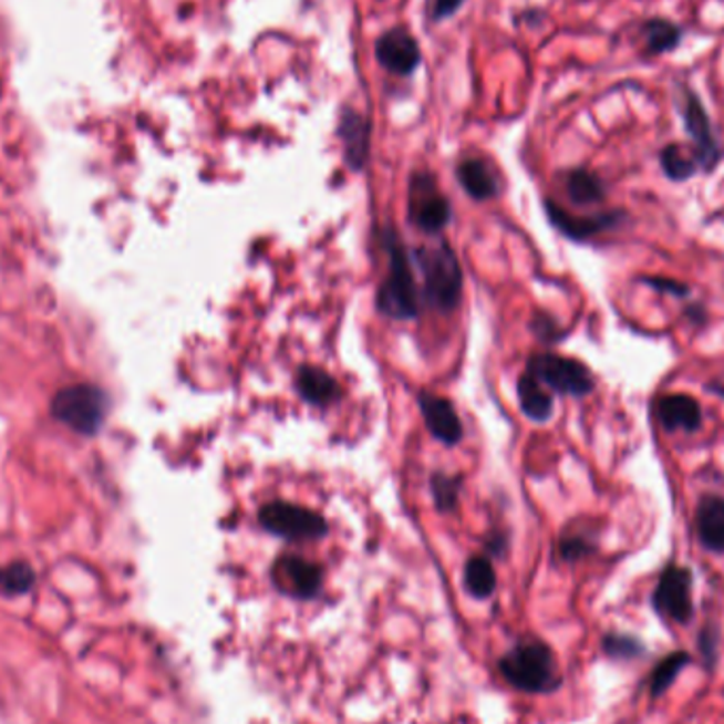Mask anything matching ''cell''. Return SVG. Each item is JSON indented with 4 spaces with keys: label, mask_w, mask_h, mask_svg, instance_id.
<instances>
[{
    "label": "cell",
    "mask_w": 724,
    "mask_h": 724,
    "mask_svg": "<svg viewBox=\"0 0 724 724\" xmlns=\"http://www.w3.org/2000/svg\"><path fill=\"white\" fill-rule=\"evenodd\" d=\"M417 266L424 276V299L438 312H452L462 297V269L458 257L445 244L436 248H417Z\"/></svg>",
    "instance_id": "cell-1"
},
{
    "label": "cell",
    "mask_w": 724,
    "mask_h": 724,
    "mask_svg": "<svg viewBox=\"0 0 724 724\" xmlns=\"http://www.w3.org/2000/svg\"><path fill=\"white\" fill-rule=\"evenodd\" d=\"M500 672L510 686L526 693H547L556 689V656L542 642H521L500 661Z\"/></svg>",
    "instance_id": "cell-2"
},
{
    "label": "cell",
    "mask_w": 724,
    "mask_h": 724,
    "mask_svg": "<svg viewBox=\"0 0 724 724\" xmlns=\"http://www.w3.org/2000/svg\"><path fill=\"white\" fill-rule=\"evenodd\" d=\"M386 250L390 263L386 280L377 290V310L396 320H410L417 316V294L410 255L394 231H386Z\"/></svg>",
    "instance_id": "cell-3"
},
{
    "label": "cell",
    "mask_w": 724,
    "mask_h": 724,
    "mask_svg": "<svg viewBox=\"0 0 724 724\" xmlns=\"http://www.w3.org/2000/svg\"><path fill=\"white\" fill-rule=\"evenodd\" d=\"M106 411L108 399L94 384L62 387L51 401V415L76 435H96L106 420Z\"/></svg>",
    "instance_id": "cell-4"
},
{
    "label": "cell",
    "mask_w": 724,
    "mask_h": 724,
    "mask_svg": "<svg viewBox=\"0 0 724 724\" xmlns=\"http://www.w3.org/2000/svg\"><path fill=\"white\" fill-rule=\"evenodd\" d=\"M531 377H536L542 386L551 387L557 394H568V396H587L593 392L596 380L593 373L589 371L587 364L559 356L554 352H542L534 354L528 361V371Z\"/></svg>",
    "instance_id": "cell-5"
},
{
    "label": "cell",
    "mask_w": 724,
    "mask_h": 724,
    "mask_svg": "<svg viewBox=\"0 0 724 724\" xmlns=\"http://www.w3.org/2000/svg\"><path fill=\"white\" fill-rule=\"evenodd\" d=\"M259 521L267 531L287 540H316L329 530L322 515L289 503L266 505L259 513Z\"/></svg>",
    "instance_id": "cell-6"
},
{
    "label": "cell",
    "mask_w": 724,
    "mask_h": 724,
    "mask_svg": "<svg viewBox=\"0 0 724 724\" xmlns=\"http://www.w3.org/2000/svg\"><path fill=\"white\" fill-rule=\"evenodd\" d=\"M693 575L689 568L670 563L652 591V606L665 619H672L680 625H689L693 619Z\"/></svg>",
    "instance_id": "cell-7"
},
{
    "label": "cell",
    "mask_w": 724,
    "mask_h": 724,
    "mask_svg": "<svg viewBox=\"0 0 724 724\" xmlns=\"http://www.w3.org/2000/svg\"><path fill=\"white\" fill-rule=\"evenodd\" d=\"M449 201L438 192L435 176L426 172L413 174L410 185L411 223L426 234H436L449 223Z\"/></svg>",
    "instance_id": "cell-8"
},
{
    "label": "cell",
    "mask_w": 724,
    "mask_h": 724,
    "mask_svg": "<svg viewBox=\"0 0 724 724\" xmlns=\"http://www.w3.org/2000/svg\"><path fill=\"white\" fill-rule=\"evenodd\" d=\"M545 210L547 217L554 223L559 234H563L568 240L575 241H589L598 236H602L606 231H614L619 227L625 225L628 220V213L625 210H606V213H598V215H572L566 208H561L554 199L545 201Z\"/></svg>",
    "instance_id": "cell-9"
},
{
    "label": "cell",
    "mask_w": 724,
    "mask_h": 724,
    "mask_svg": "<svg viewBox=\"0 0 724 724\" xmlns=\"http://www.w3.org/2000/svg\"><path fill=\"white\" fill-rule=\"evenodd\" d=\"M684 127L693 141V153L697 157V164L703 172H712L716 168V164L723 157V151L718 146V141L712 132V123L710 117L701 104L700 97L695 92L686 90V104H684Z\"/></svg>",
    "instance_id": "cell-10"
},
{
    "label": "cell",
    "mask_w": 724,
    "mask_h": 724,
    "mask_svg": "<svg viewBox=\"0 0 724 724\" xmlns=\"http://www.w3.org/2000/svg\"><path fill=\"white\" fill-rule=\"evenodd\" d=\"M377 62L399 76L413 73L422 60V51L417 41L407 32V28H390L375 43Z\"/></svg>",
    "instance_id": "cell-11"
},
{
    "label": "cell",
    "mask_w": 724,
    "mask_h": 724,
    "mask_svg": "<svg viewBox=\"0 0 724 724\" xmlns=\"http://www.w3.org/2000/svg\"><path fill=\"white\" fill-rule=\"evenodd\" d=\"M652 413L665 433H697L703 424L700 401L684 392L656 396L652 403Z\"/></svg>",
    "instance_id": "cell-12"
},
{
    "label": "cell",
    "mask_w": 724,
    "mask_h": 724,
    "mask_svg": "<svg viewBox=\"0 0 724 724\" xmlns=\"http://www.w3.org/2000/svg\"><path fill=\"white\" fill-rule=\"evenodd\" d=\"M271 577L278 589L285 593L308 600L318 593L322 585V570L303 557L285 556L273 563Z\"/></svg>",
    "instance_id": "cell-13"
},
{
    "label": "cell",
    "mask_w": 724,
    "mask_h": 724,
    "mask_svg": "<svg viewBox=\"0 0 724 724\" xmlns=\"http://www.w3.org/2000/svg\"><path fill=\"white\" fill-rule=\"evenodd\" d=\"M338 134L343 143L348 166L354 172H361L366 166L371 148V121L354 108H345L339 120Z\"/></svg>",
    "instance_id": "cell-14"
},
{
    "label": "cell",
    "mask_w": 724,
    "mask_h": 724,
    "mask_svg": "<svg viewBox=\"0 0 724 724\" xmlns=\"http://www.w3.org/2000/svg\"><path fill=\"white\" fill-rule=\"evenodd\" d=\"M420 407H422L424 422L436 441H441L445 445H456L462 441V435H464L462 422H459L454 405L447 399H441L431 392H422Z\"/></svg>",
    "instance_id": "cell-15"
},
{
    "label": "cell",
    "mask_w": 724,
    "mask_h": 724,
    "mask_svg": "<svg viewBox=\"0 0 724 724\" xmlns=\"http://www.w3.org/2000/svg\"><path fill=\"white\" fill-rule=\"evenodd\" d=\"M695 531L703 549L724 554V496H701L695 508Z\"/></svg>",
    "instance_id": "cell-16"
},
{
    "label": "cell",
    "mask_w": 724,
    "mask_h": 724,
    "mask_svg": "<svg viewBox=\"0 0 724 724\" xmlns=\"http://www.w3.org/2000/svg\"><path fill=\"white\" fill-rule=\"evenodd\" d=\"M297 390L299 394L312 403V405H329L335 403L341 394V387L338 382L322 369L316 366H303L297 373Z\"/></svg>",
    "instance_id": "cell-17"
},
{
    "label": "cell",
    "mask_w": 724,
    "mask_h": 724,
    "mask_svg": "<svg viewBox=\"0 0 724 724\" xmlns=\"http://www.w3.org/2000/svg\"><path fill=\"white\" fill-rule=\"evenodd\" d=\"M458 180L462 189L473 199H492L498 194V178L494 169L483 159H464L458 166Z\"/></svg>",
    "instance_id": "cell-18"
},
{
    "label": "cell",
    "mask_w": 724,
    "mask_h": 724,
    "mask_svg": "<svg viewBox=\"0 0 724 724\" xmlns=\"http://www.w3.org/2000/svg\"><path fill=\"white\" fill-rule=\"evenodd\" d=\"M563 187H566V194L570 197V201L579 208L598 206L606 199V185H603L602 178L589 169H570L566 174Z\"/></svg>",
    "instance_id": "cell-19"
},
{
    "label": "cell",
    "mask_w": 724,
    "mask_h": 724,
    "mask_svg": "<svg viewBox=\"0 0 724 724\" xmlns=\"http://www.w3.org/2000/svg\"><path fill=\"white\" fill-rule=\"evenodd\" d=\"M517 396L524 413L531 422H547L554 415V396L547 392L545 386L531 377L530 373H524L517 382Z\"/></svg>",
    "instance_id": "cell-20"
},
{
    "label": "cell",
    "mask_w": 724,
    "mask_h": 724,
    "mask_svg": "<svg viewBox=\"0 0 724 724\" xmlns=\"http://www.w3.org/2000/svg\"><path fill=\"white\" fill-rule=\"evenodd\" d=\"M659 159H661L663 174L674 183H684V180L693 178L697 174V169H700L695 153H689L684 146L680 145L665 146L661 151Z\"/></svg>",
    "instance_id": "cell-21"
},
{
    "label": "cell",
    "mask_w": 724,
    "mask_h": 724,
    "mask_svg": "<svg viewBox=\"0 0 724 724\" xmlns=\"http://www.w3.org/2000/svg\"><path fill=\"white\" fill-rule=\"evenodd\" d=\"M37 575L30 563L25 561H11L0 568V596L4 598H20L34 587Z\"/></svg>",
    "instance_id": "cell-22"
},
{
    "label": "cell",
    "mask_w": 724,
    "mask_h": 724,
    "mask_svg": "<svg viewBox=\"0 0 724 724\" xmlns=\"http://www.w3.org/2000/svg\"><path fill=\"white\" fill-rule=\"evenodd\" d=\"M466 591L475 598H489L496 589V572L485 557H470L464 570Z\"/></svg>",
    "instance_id": "cell-23"
},
{
    "label": "cell",
    "mask_w": 724,
    "mask_h": 724,
    "mask_svg": "<svg viewBox=\"0 0 724 724\" xmlns=\"http://www.w3.org/2000/svg\"><path fill=\"white\" fill-rule=\"evenodd\" d=\"M642 37L649 53H668L680 45L682 30L668 20H649L642 25Z\"/></svg>",
    "instance_id": "cell-24"
},
{
    "label": "cell",
    "mask_w": 724,
    "mask_h": 724,
    "mask_svg": "<svg viewBox=\"0 0 724 724\" xmlns=\"http://www.w3.org/2000/svg\"><path fill=\"white\" fill-rule=\"evenodd\" d=\"M691 663V654L689 652H672L668 654L654 670L651 676V693L654 697L663 695L676 680L678 674Z\"/></svg>",
    "instance_id": "cell-25"
},
{
    "label": "cell",
    "mask_w": 724,
    "mask_h": 724,
    "mask_svg": "<svg viewBox=\"0 0 724 724\" xmlns=\"http://www.w3.org/2000/svg\"><path fill=\"white\" fill-rule=\"evenodd\" d=\"M431 487H433V496H435V505L438 510L447 513L458 505L459 487H462L458 477L452 479L447 475L436 473L431 482Z\"/></svg>",
    "instance_id": "cell-26"
},
{
    "label": "cell",
    "mask_w": 724,
    "mask_h": 724,
    "mask_svg": "<svg viewBox=\"0 0 724 724\" xmlns=\"http://www.w3.org/2000/svg\"><path fill=\"white\" fill-rule=\"evenodd\" d=\"M593 551H596V542L591 540L589 534H582V531L566 534L559 540V556L566 561H577V559H582V557L589 556Z\"/></svg>",
    "instance_id": "cell-27"
},
{
    "label": "cell",
    "mask_w": 724,
    "mask_h": 724,
    "mask_svg": "<svg viewBox=\"0 0 724 724\" xmlns=\"http://www.w3.org/2000/svg\"><path fill=\"white\" fill-rule=\"evenodd\" d=\"M603 649L606 652H610L612 656H619V659H631V656H638L642 652V644L633 638H628V635H608L603 640Z\"/></svg>",
    "instance_id": "cell-28"
},
{
    "label": "cell",
    "mask_w": 724,
    "mask_h": 724,
    "mask_svg": "<svg viewBox=\"0 0 724 724\" xmlns=\"http://www.w3.org/2000/svg\"><path fill=\"white\" fill-rule=\"evenodd\" d=\"M642 285H647L649 289L656 290L661 294H672V297H686L691 289L689 285L680 282L676 278H663V276H642L640 278Z\"/></svg>",
    "instance_id": "cell-29"
},
{
    "label": "cell",
    "mask_w": 724,
    "mask_h": 724,
    "mask_svg": "<svg viewBox=\"0 0 724 724\" xmlns=\"http://www.w3.org/2000/svg\"><path fill=\"white\" fill-rule=\"evenodd\" d=\"M531 329H534V333H536L538 338L542 339V341H549V343L561 338L559 324H557L551 316L536 314L534 322H531Z\"/></svg>",
    "instance_id": "cell-30"
},
{
    "label": "cell",
    "mask_w": 724,
    "mask_h": 724,
    "mask_svg": "<svg viewBox=\"0 0 724 724\" xmlns=\"http://www.w3.org/2000/svg\"><path fill=\"white\" fill-rule=\"evenodd\" d=\"M462 2L464 0H435V4H433V20L441 22V20L454 15L459 7H462Z\"/></svg>",
    "instance_id": "cell-31"
},
{
    "label": "cell",
    "mask_w": 724,
    "mask_h": 724,
    "mask_svg": "<svg viewBox=\"0 0 724 724\" xmlns=\"http://www.w3.org/2000/svg\"><path fill=\"white\" fill-rule=\"evenodd\" d=\"M716 642H718L716 629L705 628V631L701 633V649H703V654H705L707 661H714V656H716V652H714V649H716Z\"/></svg>",
    "instance_id": "cell-32"
},
{
    "label": "cell",
    "mask_w": 724,
    "mask_h": 724,
    "mask_svg": "<svg viewBox=\"0 0 724 724\" xmlns=\"http://www.w3.org/2000/svg\"><path fill=\"white\" fill-rule=\"evenodd\" d=\"M684 314L689 316L695 324H703L705 320H707V314L703 312V308L701 306H689L686 310H684Z\"/></svg>",
    "instance_id": "cell-33"
}]
</instances>
